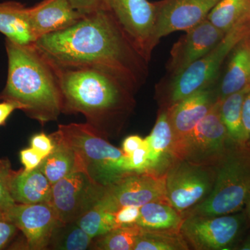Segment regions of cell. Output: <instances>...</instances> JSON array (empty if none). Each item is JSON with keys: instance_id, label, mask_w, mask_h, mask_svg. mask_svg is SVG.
I'll return each mask as SVG.
<instances>
[{"instance_id": "1", "label": "cell", "mask_w": 250, "mask_h": 250, "mask_svg": "<svg viewBox=\"0 0 250 250\" xmlns=\"http://www.w3.org/2000/svg\"><path fill=\"white\" fill-rule=\"evenodd\" d=\"M34 45L56 66L103 70L134 93L147 77L149 62L105 7L85 15L71 27L39 38Z\"/></svg>"}, {"instance_id": "2", "label": "cell", "mask_w": 250, "mask_h": 250, "mask_svg": "<svg viewBox=\"0 0 250 250\" xmlns=\"http://www.w3.org/2000/svg\"><path fill=\"white\" fill-rule=\"evenodd\" d=\"M54 67L62 91V113H82L86 123L105 137L118 136L134 111V92L103 70Z\"/></svg>"}, {"instance_id": "3", "label": "cell", "mask_w": 250, "mask_h": 250, "mask_svg": "<svg viewBox=\"0 0 250 250\" xmlns=\"http://www.w3.org/2000/svg\"><path fill=\"white\" fill-rule=\"evenodd\" d=\"M8 76L0 100L17 104L27 116L44 125L62 113L58 75L34 44L21 45L6 39Z\"/></svg>"}, {"instance_id": "4", "label": "cell", "mask_w": 250, "mask_h": 250, "mask_svg": "<svg viewBox=\"0 0 250 250\" xmlns=\"http://www.w3.org/2000/svg\"><path fill=\"white\" fill-rule=\"evenodd\" d=\"M49 136L71 148L76 156L77 170L104 187L129 172L128 157L123 151L88 123L59 125L58 129Z\"/></svg>"}, {"instance_id": "5", "label": "cell", "mask_w": 250, "mask_h": 250, "mask_svg": "<svg viewBox=\"0 0 250 250\" xmlns=\"http://www.w3.org/2000/svg\"><path fill=\"white\" fill-rule=\"evenodd\" d=\"M250 37V16L225 34L223 39L205 55L184 71L156 87L159 108L167 109L199 90L213 86L223 62L240 42Z\"/></svg>"}, {"instance_id": "6", "label": "cell", "mask_w": 250, "mask_h": 250, "mask_svg": "<svg viewBox=\"0 0 250 250\" xmlns=\"http://www.w3.org/2000/svg\"><path fill=\"white\" fill-rule=\"evenodd\" d=\"M215 166L216 177L210 195L184 218L231 214L246 205L250 195V149L233 143Z\"/></svg>"}, {"instance_id": "7", "label": "cell", "mask_w": 250, "mask_h": 250, "mask_svg": "<svg viewBox=\"0 0 250 250\" xmlns=\"http://www.w3.org/2000/svg\"><path fill=\"white\" fill-rule=\"evenodd\" d=\"M164 174L166 200L184 217L210 195L216 177V166L172 158Z\"/></svg>"}, {"instance_id": "8", "label": "cell", "mask_w": 250, "mask_h": 250, "mask_svg": "<svg viewBox=\"0 0 250 250\" xmlns=\"http://www.w3.org/2000/svg\"><path fill=\"white\" fill-rule=\"evenodd\" d=\"M222 121L217 100L192 132L174 146L173 159L205 166H216L232 144Z\"/></svg>"}, {"instance_id": "9", "label": "cell", "mask_w": 250, "mask_h": 250, "mask_svg": "<svg viewBox=\"0 0 250 250\" xmlns=\"http://www.w3.org/2000/svg\"><path fill=\"white\" fill-rule=\"evenodd\" d=\"M245 218L239 212L217 216L187 215L179 231L190 250H230L241 235Z\"/></svg>"}, {"instance_id": "10", "label": "cell", "mask_w": 250, "mask_h": 250, "mask_svg": "<svg viewBox=\"0 0 250 250\" xmlns=\"http://www.w3.org/2000/svg\"><path fill=\"white\" fill-rule=\"evenodd\" d=\"M104 4L131 44L149 62L159 42L156 36L154 2L148 0H104Z\"/></svg>"}, {"instance_id": "11", "label": "cell", "mask_w": 250, "mask_h": 250, "mask_svg": "<svg viewBox=\"0 0 250 250\" xmlns=\"http://www.w3.org/2000/svg\"><path fill=\"white\" fill-rule=\"evenodd\" d=\"M153 201L167 202L165 174L151 170L129 172L106 187L103 197L96 206L115 213L124 207H141Z\"/></svg>"}, {"instance_id": "12", "label": "cell", "mask_w": 250, "mask_h": 250, "mask_svg": "<svg viewBox=\"0 0 250 250\" xmlns=\"http://www.w3.org/2000/svg\"><path fill=\"white\" fill-rule=\"evenodd\" d=\"M106 187L97 183L82 171H74L52 186V205L61 225L75 223L95 207Z\"/></svg>"}, {"instance_id": "13", "label": "cell", "mask_w": 250, "mask_h": 250, "mask_svg": "<svg viewBox=\"0 0 250 250\" xmlns=\"http://www.w3.org/2000/svg\"><path fill=\"white\" fill-rule=\"evenodd\" d=\"M6 213L24 235L29 250L48 249L54 231L62 225L49 202L34 205L16 203Z\"/></svg>"}, {"instance_id": "14", "label": "cell", "mask_w": 250, "mask_h": 250, "mask_svg": "<svg viewBox=\"0 0 250 250\" xmlns=\"http://www.w3.org/2000/svg\"><path fill=\"white\" fill-rule=\"evenodd\" d=\"M221 0H161L154 2L158 40L175 31H185L207 19Z\"/></svg>"}, {"instance_id": "15", "label": "cell", "mask_w": 250, "mask_h": 250, "mask_svg": "<svg viewBox=\"0 0 250 250\" xmlns=\"http://www.w3.org/2000/svg\"><path fill=\"white\" fill-rule=\"evenodd\" d=\"M225 33L208 19L185 31L170 50L167 64V77L178 75L213 48L223 39Z\"/></svg>"}, {"instance_id": "16", "label": "cell", "mask_w": 250, "mask_h": 250, "mask_svg": "<svg viewBox=\"0 0 250 250\" xmlns=\"http://www.w3.org/2000/svg\"><path fill=\"white\" fill-rule=\"evenodd\" d=\"M216 101L215 88L211 86L199 90L167 108L174 135L172 149L191 134Z\"/></svg>"}, {"instance_id": "17", "label": "cell", "mask_w": 250, "mask_h": 250, "mask_svg": "<svg viewBox=\"0 0 250 250\" xmlns=\"http://www.w3.org/2000/svg\"><path fill=\"white\" fill-rule=\"evenodd\" d=\"M28 14L36 40L71 27L85 16L74 9L69 0H43L28 8Z\"/></svg>"}, {"instance_id": "18", "label": "cell", "mask_w": 250, "mask_h": 250, "mask_svg": "<svg viewBox=\"0 0 250 250\" xmlns=\"http://www.w3.org/2000/svg\"><path fill=\"white\" fill-rule=\"evenodd\" d=\"M230 57L220 84L214 88L218 101L250 86V37L240 42Z\"/></svg>"}, {"instance_id": "19", "label": "cell", "mask_w": 250, "mask_h": 250, "mask_svg": "<svg viewBox=\"0 0 250 250\" xmlns=\"http://www.w3.org/2000/svg\"><path fill=\"white\" fill-rule=\"evenodd\" d=\"M149 147V170L164 174L172 157L174 135L167 109L159 108L152 132L146 138Z\"/></svg>"}, {"instance_id": "20", "label": "cell", "mask_w": 250, "mask_h": 250, "mask_svg": "<svg viewBox=\"0 0 250 250\" xmlns=\"http://www.w3.org/2000/svg\"><path fill=\"white\" fill-rule=\"evenodd\" d=\"M52 185L39 167L16 171L11 182V196L16 204L34 205L50 202Z\"/></svg>"}, {"instance_id": "21", "label": "cell", "mask_w": 250, "mask_h": 250, "mask_svg": "<svg viewBox=\"0 0 250 250\" xmlns=\"http://www.w3.org/2000/svg\"><path fill=\"white\" fill-rule=\"evenodd\" d=\"M0 33L19 45L34 44L36 39L29 22L28 8L18 1L0 2Z\"/></svg>"}, {"instance_id": "22", "label": "cell", "mask_w": 250, "mask_h": 250, "mask_svg": "<svg viewBox=\"0 0 250 250\" xmlns=\"http://www.w3.org/2000/svg\"><path fill=\"white\" fill-rule=\"evenodd\" d=\"M184 217L167 202L153 201L141 207L137 225L144 229L179 231Z\"/></svg>"}, {"instance_id": "23", "label": "cell", "mask_w": 250, "mask_h": 250, "mask_svg": "<svg viewBox=\"0 0 250 250\" xmlns=\"http://www.w3.org/2000/svg\"><path fill=\"white\" fill-rule=\"evenodd\" d=\"M54 142L53 150L38 167L52 186L74 171H78L76 156L71 148L60 141Z\"/></svg>"}, {"instance_id": "24", "label": "cell", "mask_w": 250, "mask_h": 250, "mask_svg": "<svg viewBox=\"0 0 250 250\" xmlns=\"http://www.w3.org/2000/svg\"><path fill=\"white\" fill-rule=\"evenodd\" d=\"M250 86L231 94L220 102V113L230 139L238 146H243L244 129L242 121L243 104Z\"/></svg>"}, {"instance_id": "25", "label": "cell", "mask_w": 250, "mask_h": 250, "mask_svg": "<svg viewBox=\"0 0 250 250\" xmlns=\"http://www.w3.org/2000/svg\"><path fill=\"white\" fill-rule=\"evenodd\" d=\"M250 16V0H221L207 19L226 34L236 24Z\"/></svg>"}, {"instance_id": "26", "label": "cell", "mask_w": 250, "mask_h": 250, "mask_svg": "<svg viewBox=\"0 0 250 250\" xmlns=\"http://www.w3.org/2000/svg\"><path fill=\"white\" fill-rule=\"evenodd\" d=\"M187 241L177 230L143 229L134 250H188Z\"/></svg>"}, {"instance_id": "27", "label": "cell", "mask_w": 250, "mask_h": 250, "mask_svg": "<svg viewBox=\"0 0 250 250\" xmlns=\"http://www.w3.org/2000/svg\"><path fill=\"white\" fill-rule=\"evenodd\" d=\"M143 229L137 224L118 227L111 231L95 238L91 249L97 250H134Z\"/></svg>"}, {"instance_id": "28", "label": "cell", "mask_w": 250, "mask_h": 250, "mask_svg": "<svg viewBox=\"0 0 250 250\" xmlns=\"http://www.w3.org/2000/svg\"><path fill=\"white\" fill-rule=\"evenodd\" d=\"M93 239L76 223L62 225L56 229L48 249L85 250L91 248Z\"/></svg>"}, {"instance_id": "29", "label": "cell", "mask_w": 250, "mask_h": 250, "mask_svg": "<svg viewBox=\"0 0 250 250\" xmlns=\"http://www.w3.org/2000/svg\"><path fill=\"white\" fill-rule=\"evenodd\" d=\"M75 223L93 239L118 228L113 213L106 211L98 206L85 212Z\"/></svg>"}, {"instance_id": "30", "label": "cell", "mask_w": 250, "mask_h": 250, "mask_svg": "<svg viewBox=\"0 0 250 250\" xmlns=\"http://www.w3.org/2000/svg\"><path fill=\"white\" fill-rule=\"evenodd\" d=\"M15 172L8 159H0V212L2 213H7L16 204L11 192Z\"/></svg>"}, {"instance_id": "31", "label": "cell", "mask_w": 250, "mask_h": 250, "mask_svg": "<svg viewBox=\"0 0 250 250\" xmlns=\"http://www.w3.org/2000/svg\"><path fill=\"white\" fill-rule=\"evenodd\" d=\"M127 168L129 172L149 171V147L146 139L143 146L128 157Z\"/></svg>"}, {"instance_id": "32", "label": "cell", "mask_w": 250, "mask_h": 250, "mask_svg": "<svg viewBox=\"0 0 250 250\" xmlns=\"http://www.w3.org/2000/svg\"><path fill=\"white\" fill-rule=\"evenodd\" d=\"M19 231L7 213L0 212V250L9 246Z\"/></svg>"}, {"instance_id": "33", "label": "cell", "mask_w": 250, "mask_h": 250, "mask_svg": "<svg viewBox=\"0 0 250 250\" xmlns=\"http://www.w3.org/2000/svg\"><path fill=\"white\" fill-rule=\"evenodd\" d=\"M141 207L127 206L113 213L117 226H130L137 224L140 217Z\"/></svg>"}, {"instance_id": "34", "label": "cell", "mask_w": 250, "mask_h": 250, "mask_svg": "<svg viewBox=\"0 0 250 250\" xmlns=\"http://www.w3.org/2000/svg\"><path fill=\"white\" fill-rule=\"evenodd\" d=\"M55 144L50 136L44 133L34 135L31 140V147L39 153L43 159L53 150Z\"/></svg>"}, {"instance_id": "35", "label": "cell", "mask_w": 250, "mask_h": 250, "mask_svg": "<svg viewBox=\"0 0 250 250\" xmlns=\"http://www.w3.org/2000/svg\"><path fill=\"white\" fill-rule=\"evenodd\" d=\"M21 162L24 167V170L30 171L37 168L43 158L32 147L23 149L21 152Z\"/></svg>"}, {"instance_id": "36", "label": "cell", "mask_w": 250, "mask_h": 250, "mask_svg": "<svg viewBox=\"0 0 250 250\" xmlns=\"http://www.w3.org/2000/svg\"><path fill=\"white\" fill-rule=\"evenodd\" d=\"M70 4L80 14L87 15L105 7L104 0H69Z\"/></svg>"}, {"instance_id": "37", "label": "cell", "mask_w": 250, "mask_h": 250, "mask_svg": "<svg viewBox=\"0 0 250 250\" xmlns=\"http://www.w3.org/2000/svg\"><path fill=\"white\" fill-rule=\"evenodd\" d=\"M242 121L245 134L243 147L250 149V90L246 94V98L243 101Z\"/></svg>"}, {"instance_id": "38", "label": "cell", "mask_w": 250, "mask_h": 250, "mask_svg": "<svg viewBox=\"0 0 250 250\" xmlns=\"http://www.w3.org/2000/svg\"><path fill=\"white\" fill-rule=\"evenodd\" d=\"M144 139L137 135H131L124 140L123 143V149L125 155L129 157L131 154L143 146Z\"/></svg>"}, {"instance_id": "39", "label": "cell", "mask_w": 250, "mask_h": 250, "mask_svg": "<svg viewBox=\"0 0 250 250\" xmlns=\"http://www.w3.org/2000/svg\"><path fill=\"white\" fill-rule=\"evenodd\" d=\"M16 109H19L17 104L9 101H3L0 103V126L6 124L8 118Z\"/></svg>"}, {"instance_id": "40", "label": "cell", "mask_w": 250, "mask_h": 250, "mask_svg": "<svg viewBox=\"0 0 250 250\" xmlns=\"http://www.w3.org/2000/svg\"><path fill=\"white\" fill-rule=\"evenodd\" d=\"M238 249L242 250H250V236L245 240V241L242 243L241 246H240Z\"/></svg>"}, {"instance_id": "41", "label": "cell", "mask_w": 250, "mask_h": 250, "mask_svg": "<svg viewBox=\"0 0 250 250\" xmlns=\"http://www.w3.org/2000/svg\"><path fill=\"white\" fill-rule=\"evenodd\" d=\"M246 205L247 210H248V216H249V218L250 219V197H248V201H247L246 202Z\"/></svg>"}]
</instances>
